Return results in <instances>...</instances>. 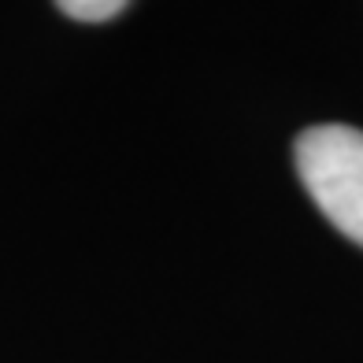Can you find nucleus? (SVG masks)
I'll return each instance as SVG.
<instances>
[{
	"instance_id": "1",
	"label": "nucleus",
	"mask_w": 363,
	"mask_h": 363,
	"mask_svg": "<svg viewBox=\"0 0 363 363\" xmlns=\"http://www.w3.org/2000/svg\"><path fill=\"white\" fill-rule=\"evenodd\" d=\"M296 174L315 208L363 249V130H304L296 138Z\"/></svg>"
},
{
	"instance_id": "2",
	"label": "nucleus",
	"mask_w": 363,
	"mask_h": 363,
	"mask_svg": "<svg viewBox=\"0 0 363 363\" xmlns=\"http://www.w3.org/2000/svg\"><path fill=\"white\" fill-rule=\"evenodd\" d=\"M60 11L78 19V23H108L115 15H123L126 4L123 0H63Z\"/></svg>"
}]
</instances>
